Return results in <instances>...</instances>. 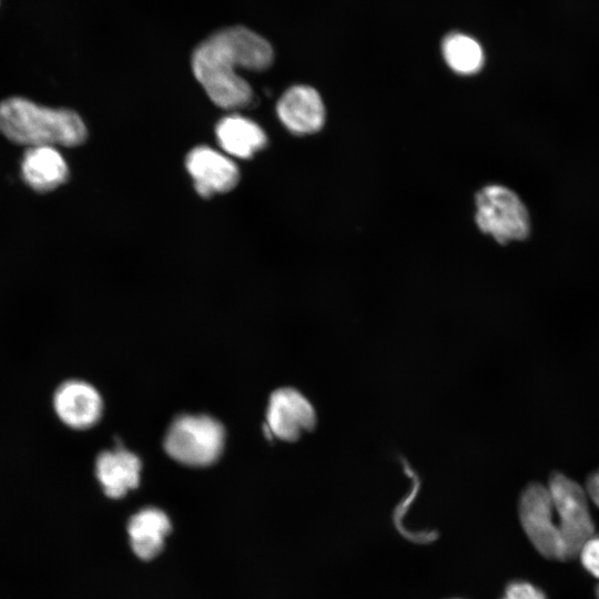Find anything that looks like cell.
Wrapping results in <instances>:
<instances>
[{
    "mask_svg": "<svg viewBox=\"0 0 599 599\" xmlns=\"http://www.w3.org/2000/svg\"><path fill=\"white\" fill-rule=\"evenodd\" d=\"M548 489L559 520L568 559L578 556L582 545L593 536V522L585 489L562 474L551 476Z\"/></svg>",
    "mask_w": 599,
    "mask_h": 599,
    "instance_id": "6",
    "label": "cell"
},
{
    "mask_svg": "<svg viewBox=\"0 0 599 599\" xmlns=\"http://www.w3.org/2000/svg\"><path fill=\"white\" fill-rule=\"evenodd\" d=\"M596 595H597V599H599V586L597 587Z\"/></svg>",
    "mask_w": 599,
    "mask_h": 599,
    "instance_id": "20",
    "label": "cell"
},
{
    "mask_svg": "<svg viewBox=\"0 0 599 599\" xmlns=\"http://www.w3.org/2000/svg\"><path fill=\"white\" fill-rule=\"evenodd\" d=\"M21 174L34 191L49 192L68 180L69 169L54 146H32L24 152Z\"/></svg>",
    "mask_w": 599,
    "mask_h": 599,
    "instance_id": "12",
    "label": "cell"
},
{
    "mask_svg": "<svg viewBox=\"0 0 599 599\" xmlns=\"http://www.w3.org/2000/svg\"><path fill=\"white\" fill-rule=\"evenodd\" d=\"M274 60L271 43L243 26L224 28L203 40L193 51V74L209 98L223 109L246 108L253 90L236 69L264 71Z\"/></svg>",
    "mask_w": 599,
    "mask_h": 599,
    "instance_id": "1",
    "label": "cell"
},
{
    "mask_svg": "<svg viewBox=\"0 0 599 599\" xmlns=\"http://www.w3.org/2000/svg\"><path fill=\"white\" fill-rule=\"evenodd\" d=\"M502 599H546V597L535 586L528 582L517 581L507 587Z\"/></svg>",
    "mask_w": 599,
    "mask_h": 599,
    "instance_id": "18",
    "label": "cell"
},
{
    "mask_svg": "<svg viewBox=\"0 0 599 599\" xmlns=\"http://www.w3.org/2000/svg\"><path fill=\"white\" fill-rule=\"evenodd\" d=\"M519 518L532 546L548 559L567 560L559 520L547 486L528 485L519 500Z\"/></svg>",
    "mask_w": 599,
    "mask_h": 599,
    "instance_id": "5",
    "label": "cell"
},
{
    "mask_svg": "<svg viewBox=\"0 0 599 599\" xmlns=\"http://www.w3.org/2000/svg\"><path fill=\"white\" fill-rule=\"evenodd\" d=\"M185 167L194 182L195 191L205 199L233 190L240 180L236 164L205 145L194 148L187 153Z\"/></svg>",
    "mask_w": 599,
    "mask_h": 599,
    "instance_id": "9",
    "label": "cell"
},
{
    "mask_svg": "<svg viewBox=\"0 0 599 599\" xmlns=\"http://www.w3.org/2000/svg\"><path fill=\"white\" fill-rule=\"evenodd\" d=\"M53 409L69 428L84 430L101 418L103 400L98 389L81 379H68L53 394Z\"/></svg>",
    "mask_w": 599,
    "mask_h": 599,
    "instance_id": "8",
    "label": "cell"
},
{
    "mask_svg": "<svg viewBox=\"0 0 599 599\" xmlns=\"http://www.w3.org/2000/svg\"><path fill=\"white\" fill-rule=\"evenodd\" d=\"M404 468L408 471L410 477L413 478V488L412 493L408 495V497L398 505V507L395 510L394 514V524L395 527L398 529V531L410 541L417 542V544H427L437 538L436 531H409L405 528L403 525V517L408 509V506L412 504L413 499L415 498L416 493L419 488V480L418 477L415 476L413 470L407 466V463H404Z\"/></svg>",
    "mask_w": 599,
    "mask_h": 599,
    "instance_id": "16",
    "label": "cell"
},
{
    "mask_svg": "<svg viewBox=\"0 0 599 599\" xmlns=\"http://www.w3.org/2000/svg\"><path fill=\"white\" fill-rule=\"evenodd\" d=\"M578 556L586 570L599 579V535L591 536L582 545Z\"/></svg>",
    "mask_w": 599,
    "mask_h": 599,
    "instance_id": "17",
    "label": "cell"
},
{
    "mask_svg": "<svg viewBox=\"0 0 599 599\" xmlns=\"http://www.w3.org/2000/svg\"><path fill=\"white\" fill-rule=\"evenodd\" d=\"M585 491L599 507V469L588 477Z\"/></svg>",
    "mask_w": 599,
    "mask_h": 599,
    "instance_id": "19",
    "label": "cell"
},
{
    "mask_svg": "<svg viewBox=\"0 0 599 599\" xmlns=\"http://www.w3.org/2000/svg\"><path fill=\"white\" fill-rule=\"evenodd\" d=\"M224 438V428L216 419L206 415H181L169 427L164 449L181 464L203 467L220 457Z\"/></svg>",
    "mask_w": 599,
    "mask_h": 599,
    "instance_id": "3",
    "label": "cell"
},
{
    "mask_svg": "<svg viewBox=\"0 0 599 599\" xmlns=\"http://www.w3.org/2000/svg\"><path fill=\"white\" fill-rule=\"evenodd\" d=\"M441 51L447 65L459 74L477 73L484 64L481 45L466 33L448 34L443 41Z\"/></svg>",
    "mask_w": 599,
    "mask_h": 599,
    "instance_id": "15",
    "label": "cell"
},
{
    "mask_svg": "<svg viewBox=\"0 0 599 599\" xmlns=\"http://www.w3.org/2000/svg\"><path fill=\"white\" fill-rule=\"evenodd\" d=\"M277 116L284 126L296 135L312 134L321 130L325 121V108L318 92L308 85H294L277 101Z\"/></svg>",
    "mask_w": 599,
    "mask_h": 599,
    "instance_id": "10",
    "label": "cell"
},
{
    "mask_svg": "<svg viewBox=\"0 0 599 599\" xmlns=\"http://www.w3.org/2000/svg\"><path fill=\"white\" fill-rule=\"evenodd\" d=\"M475 202L478 227L499 244L528 237L529 214L515 192L501 185H488L476 194Z\"/></svg>",
    "mask_w": 599,
    "mask_h": 599,
    "instance_id": "4",
    "label": "cell"
},
{
    "mask_svg": "<svg viewBox=\"0 0 599 599\" xmlns=\"http://www.w3.org/2000/svg\"><path fill=\"white\" fill-rule=\"evenodd\" d=\"M141 460L121 447L104 450L95 460V475L103 493L113 499L123 497L140 483Z\"/></svg>",
    "mask_w": 599,
    "mask_h": 599,
    "instance_id": "11",
    "label": "cell"
},
{
    "mask_svg": "<svg viewBox=\"0 0 599 599\" xmlns=\"http://www.w3.org/2000/svg\"><path fill=\"white\" fill-rule=\"evenodd\" d=\"M171 521L161 509L149 507L134 514L128 522V534L134 554L150 560L158 556L171 531Z\"/></svg>",
    "mask_w": 599,
    "mask_h": 599,
    "instance_id": "13",
    "label": "cell"
},
{
    "mask_svg": "<svg viewBox=\"0 0 599 599\" xmlns=\"http://www.w3.org/2000/svg\"><path fill=\"white\" fill-rule=\"evenodd\" d=\"M220 146L230 155L251 159L267 144V136L262 128L238 114L221 119L215 128Z\"/></svg>",
    "mask_w": 599,
    "mask_h": 599,
    "instance_id": "14",
    "label": "cell"
},
{
    "mask_svg": "<svg viewBox=\"0 0 599 599\" xmlns=\"http://www.w3.org/2000/svg\"><path fill=\"white\" fill-rule=\"evenodd\" d=\"M316 423V415L307 398L294 388L275 390L268 402L264 433L267 438L281 440L298 439L303 432L311 430Z\"/></svg>",
    "mask_w": 599,
    "mask_h": 599,
    "instance_id": "7",
    "label": "cell"
},
{
    "mask_svg": "<svg viewBox=\"0 0 599 599\" xmlns=\"http://www.w3.org/2000/svg\"><path fill=\"white\" fill-rule=\"evenodd\" d=\"M0 132L29 148L75 146L88 135L84 122L74 111L38 105L18 97L0 102Z\"/></svg>",
    "mask_w": 599,
    "mask_h": 599,
    "instance_id": "2",
    "label": "cell"
}]
</instances>
